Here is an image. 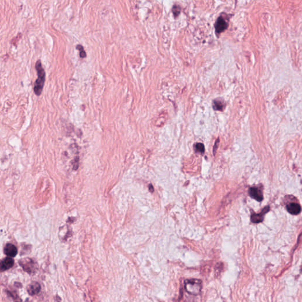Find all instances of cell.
I'll use <instances>...</instances> for the list:
<instances>
[{"label": "cell", "mask_w": 302, "mask_h": 302, "mask_svg": "<svg viewBox=\"0 0 302 302\" xmlns=\"http://www.w3.org/2000/svg\"><path fill=\"white\" fill-rule=\"evenodd\" d=\"M228 24L225 20L222 17H219L215 24V31L217 33H221L227 29Z\"/></svg>", "instance_id": "cell-4"}, {"label": "cell", "mask_w": 302, "mask_h": 302, "mask_svg": "<svg viewBox=\"0 0 302 302\" xmlns=\"http://www.w3.org/2000/svg\"><path fill=\"white\" fill-rule=\"evenodd\" d=\"M152 187V185H150V187H149V188H150V190H151V192H153V191H154V189H153V188H152V187Z\"/></svg>", "instance_id": "cell-15"}, {"label": "cell", "mask_w": 302, "mask_h": 302, "mask_svg": "<svg viewBox=\"0 0 302 302\" xmlns=\"http://www.w3.org/2000/svg\"><path fill=\"white\" fill-rule=\"evenodd\" d=\"M77 49H78L79 50H80V56L82 57V58H84L86 56V52L84 50V49L83 47L82 46L80 45H78L77 46Z\"/></svg>", "instance_id": "cell-13"}, {"label": "cell", "mask_w": 302, "mask_h": 302, "mask_svg": "<svg viewBox=\"0 0 302 302\" xmlns=\"http://www.w3.org/2000/svg\"><path fill=\"white\" fill-rule=\"evenodd\" d=\"M287 209L289 213L293 215H297L301 212V207L297 203L289 204L287 207Z\"/></svg>", "instance_id": "cell-9"}, {"label": "cell", "mask_w": 302, "mask_h": 302, "mask_svg": "<svg viewBox=\"0 0 302 302\" xmlns=\"http://www.w3.org/2000/svg\"><path fill=\"white\" fill-rule=\"evenodd\" d=\"M186 291L192 295H198L201 291V281L198 279H188L185 281Z\"/></svg>", "instance_id": "cell-2"}, {"label": "cell", "mask_w": 302, "mask_h": 302, "mask_svg": "<svg viewBox=\"0 0 302 302\" xmlns=\"http://www.w3.org/2000/svg\"><path fill=\"white\" fill-rule=\"evenodd\" d=\"M18 263L23 270L28 273H32L36 269L34 262L31 258H25L21 259Z\"/></svg>", "instance_id": "cell-3"}, {"label": "cell", "mask_w": 302, "mask_h": 302, "mask_svg": "<svg viewBox=\"0 0 302 302\" xmlns=\"http://www.w3.org/2000/svg\"><path fill=\"white\" fill-rule=\"evenodd\" d=\"M14 261L10 257H6L1 263V270L4 271L11 269L14 266Z\"/></svg>", "instance_id": "cell-5"}, {"label": "cell", "mask_w": 302, "mask_h": 302, "mask_svg": "<svg viewBox=\"0 0 302 302\" xmlns=\"http://www.w3.org/2000/svg\"><path fill=\"white\" fill-rule=\"evenodd\" d=\"M249 194L253 198L258 201H261L263 200V193L260 190L256 188H251L249 191Z\"/></svg>", "instance_id": "cell-8"}, {"label": "cell", "mask_w": 302, "mask_h": 302, "mask_svg": "<svg viewBox=\"0 0 302 302\" xmlns=\"http://www.w3.org/2000/svg\"><path fill=\"white\" fill-rule=\"evenodd\" d=\"M269 208L267 209L266 211H263V212L261 214H254L252 215L251 217V221L254 223H259L263 220V217L264 214L265 212H267L269 211Z\"/></svg>", "instance_id": "cell-10"}, {"label": "cell", "mask_w": 302, "mask_h": 302, "mask_svg": "<svg viewBox=\"0 0 302 302\" xmlns=\"http://www.w3.org/2000/svg\"><path fill=\"white\" fill-rule=\"evenodd\" d=\"M5 254L10 257H14L17 254V248L12 244H7L4 248Z\"/></svg>", "instance_id": "cell-7"}, {"label": "cell", "mask_w": 302, "mask_h": 302, "mask_svg": "<svg viewBox=\"0 0 302 302\" xmlns=\"http://www.w3.org/2000/svg\"><path fill=\"white\" fill-rule=\"evenodd\" d=\"M213 106L215 110H222L224 108V105L220 100H214L213 102Z\"/></svg>", "instance_id": "cell-11"}, {"label": "cell", "mask_w": 302, "mask_h": 302, "mask_svg": "<svg viewBox=\"0 0 302 302\" xmlns=\"http://www.w3.org/2000/svg\"><path fill=\"white\" fill-rule=\"evenodd\" d=\"M36 69L37 73L38 78L34 83V92L37 96H40L43 91L46 77V73L44 69L42 67L41 61L40 60H37L36 62Z\"/></svg>", "instance_id": "cell-1"}, {"label": "cell", "mask_w": 302, "mask_h": 302, "mask_svg": "<svg viewBox=\"0 0 302 302\" xmlns=\"http://www.w3.org/2000/svg\"><path fill=\"white\" fill-rule=\"evenodd\" d=\"M41 290V286L37 282H33L27 287V292L31 296L35 295L38 293Z\"/></svg>", "instance_id": "cell-6"}, {"label": "cell", "mask_w": 302, "mask_h": 302, "mask_svg": "<svg viewBox=\"0 0 302 302\" xmlns=\"http://www.w3.org/2000/svg\"><path fill=\"white\" fill-rule=\"evenodd\" d=\"M218 142H219V139H218V140L216 141V143H215V146H214V154H215V152H216V150H217V146L218 145Z\"/></svg>", "instance_id": "cell-14"}, {"label": "cell", "mask_w": 302, "mask_h": 302, "mask_svg": "<svg viewBox=\"0 0 302 302\" xmlns=\"http://www.w3.org/2000/svg\"><path fill=\"white\" fill-rule=\"evenodd\" d=\"M195 149L197 151L200 153H204L205 151V148L202 143H198L195 145Z\"/></svg>", "instance_id": "cell-12"}]
</instances>
